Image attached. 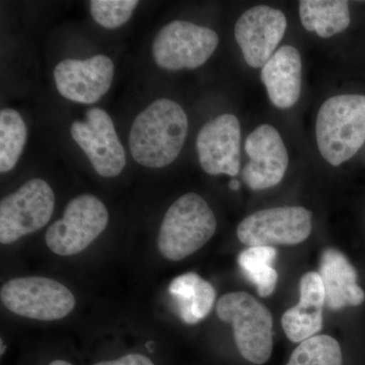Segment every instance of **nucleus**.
Listing matches in <instances>:
<instances>
[{"label":"nucleus","mask_w":365,"mask_h":365,"mask_svg":"<svg viewBox=\"0 0 365 365\" xmlns=\"http://www.w3.org/2000/svg\"><path fill=\"white\" fill-rule=\"evenodd\" d=\"M316 136L319 153L334 167L354 157L365 143V96L327 100L317 117Z\"/></svg>","instance_id":"obj_2"},{"label":"nucleus","mask_w":365,"mask_h":365,"mask_svg":"<svg viewBox=\"0 0 365 365\" xmlns=\"http://www.w3.org/2000/svg\"><path fill=\"white\" fill-rule=\"evenodd\" d=\"M4 350H6V346H4V343L1 341V355L4 354Z\"/></svg>","instance_id":"obj_28"},{"label":"nucleus","mask_w":365,"mask_h":365,"mask_svg":"<svg viewBox=\"0 0 365 365\" xmlns=\"http://www.w3.org/2000/svg\"><path fill=\"white\" fill-rule=\"evenodd\" d=\"M302 58L294 46L279 48L262 67L261 78L272 104L279 109L294 107L302 91Z\"/></svg>","instance_id":"obj_17"},{"label":"nucleus","mask_w":365,"mask_h":365,"mask_svg":"<svg viewBox=\"0 0 365 365\" xmlns=\"http://www.w3.org/2000/svg\"><path fill=\"white\" fill-rule=\"evenodd\" d=\"M299 302L290 307L281 319L283 330L294 343L314 337L323 328L325 288L318 272H309L299 281Z\"/></svg>","instance_id":"obj_15"},{"label":"nucleus","mask_w":365,"mask_h":365,"mask_svg":"<svg viewBox=\"0 0 365 365\" xmlns=\"http://www.w3.org/2000/svg\"><path fill=\"white\" fill-rule=\"evenodd\" d=\"M71 133L100 176L114 178L121 174L126 155L112 118L105 110L88 109L85 121L71 124Z\"/></svg>","instance_id":"obj_10"},{"label":"nucleus","mask_w":365,"mask_h":365,"mask_svg":"<svg viewBox=\"0 0 365 365\" xmlns=\"http://www.w3.org/2000/svg\"><path fill=\"white\" fill-rule=\"evenodd\" d=\"M218 318L234 329L235 344L247 361L262 365L273 350V318L270 311L253 295L230 292L216 304Z\"/></svg>","instance_id":"obj_4"},{"label":"nucleus","mask_w":365,"mask_h":365,"mask_svg":"<svg viewBox=\"0 0 365 365\" xmlns=\"http://www.w3.org/2000/svg\"><path fill=\"white\" fill-rule=\"evenodd\" d=\"M325 288L326 304L332 311L364 304V289L357 284L356 269L339 250L326 249L322 253L319 272Z\"/></svg>","instance_id":"obj_16"},{"label":"nucleus","mask_w":365,"mask_h":365,"mask_svg":"<svg viewBox=\"0 0 365 365\" xmlns=\"http://www.w3.org/2000/svg\"><path fill=\"white\" fill-rule=\"evenodd\" d=\"M28 137L25 121L14 109L0 111V172H9L20 160Z\"/></svg>","instance_id":"obj_21"},{"label":"nucleus","mask_w":365,"mask_h":365,"mask_svg":"<svg viewBox=\"0 0 365 365\" xmlns=\"http://www.w3.org/2000/svg\"><path fill=\"white\" fill-rule=\"evenodd\" d=\"M343 355L338 341L328 335H316L292 352L287 365H342Z\"/></svg>","instance_id":"obj_22"},{"label":"nucleus","mask_w":365,"mask_h":365,"mask_svg":"<svg viewBox=\"0 0 365 365\" xmlns=\"http://www.w3.org/2000/svg\"><path fill=\"white\" fill-rule=\"evenodd\" d=\"M0 297L11 313L39 321L66 318L76 307V297L68 288L58 281L38 276L7 281Z\"/></svg>","instance_id":"obj_5"},{"label":"nucleus","mask_w":365,"mask_h":365,"mask_svg":"<svg viewBox=\"0 0 365 365\" xmlns=\"http://www.w3.org/2000/svg\"><path fill=\"white\" fill-rule=\"evenodd\" d=\"M188 127V117L178 103L169 98L155 101L132 124L129 133L132 158L143 167H167L179 157Z\"/></svg>","instance_id":"obj_1"},{"label":"nucleus","mask_w":365,"mask_h":365,"mask_svg":"<svg viewBox=\"0 0 365 365\" xmlns=\"http://www.w3.org/2000/svg\"><path fill=\"white\" fill-rule=\"evenodd\" d=\"M312 216L311 211L302 206L263 209L242 220L237 237L248 248L300 244L313 230Z\"/></svg>","instance_id":"obj_9"},{"label":"nucleus","mask_w":365,"mask_h":365,"mask_svg":"<svg viewBox=\"0 0 365 365\" xmlns=\"http://www.w3.org/2000/svg\"><path fill=\"white\" fill-rule=\"evenodd\" d=\"M299 18L307 31L321 38L342 33L351 21L349 4L342 0H302Z\"/></svg>","instance_id":"obj_19"},{"label":"nucleus","mask_w":365,"mask_h":365,"mask_svg":"<svg viewBox=\"0 0 365 365\" xmlns=\"http://www.w3.org/2000/svg\"><path fill=\"white\" fill-rule=\"evenodd\" d=\"M115 66L112 59L98 54L86 60H62L53 76L62 97L78 104H95L112 86Z\"/></svg>","instance_id":"obj_11"},{"label":"nucleus","mask_w":365,"mask_h":365,"mask_svg":"<svg viewBox=\"0 0 365 365\" xmlns=\"http://www.w3.org/2000/svg\"><path fill=\"white\" fill-rule=\"evenodd\" d=\"M216 218L207 202L187 193L168 209L160 225L158 248L165 259L181 261L202 248L215 234Z\"/></svg>","instance_id":"obj_3"},{"label":"nucleus","mask_w":365,"mask_h":365,"mask_svg":"<svg viewBox=\"0 0 365 365\" xmlns=\"http://www.w3.org/2000/svg\"><path fill=\"white\" fill-rule=\"evenodd\" d=\"M169 294L176 302L184 323L194 325L210 314L216 292L211 283L196 273L178 276L169 287Z\"/></svg>","instance_id":"obj_18"},{"label":"nucleus","mask_w":365,"mask_h":365,"mask_svg":"<svg viewBox=\"0 0 365 365\" xmlns=\"http://www.w3.org/2000/svg\"><path fill=\"white\" fill-rule=\"evenodd\" d=\"M245 150L250 163L242 176L250 189L272 188L282 181L289 160L279 132L273 126L264 124L255 129L247 138Z\"/></svg>","instance_id":"obj_14"},{"label":"nucleus","mask_w":365,"mask_h":365,"mask_svg":"<svg viewBox=\"0 0 365 365\" xmlns=\"http://www.w3.org/2000/svg\"><path fill=\"white\" fill-rule=\"evenodd\" d=\"M138 4L137 0H93L91 14L98 25L114 30L130 20Z\"/></svg>","instance_id":"obj_23"},{"label":"nucleus","mask_w":365,"mask_h":365,"mask_svg":"<svg viewBox=\"0 0 365 365\" xmlns=\"http://www.w3.org/2000/svg\"><path fill=\"white\" fill-rule=\"evenodd\" d=\"M155 342H153V341H148V343H146V349L148 350V351H150V353H153V351H155Z\"/></svg>","instance_id":"obj_26"},{"label":"nucleus","mask_w":365,"mask_h":365,"mask_svg":"<svg viewBox=\"0 0 365 365\" xmlns=\"http://www.w3.org/2000/svg\"><path fill=\"white\" fill-rule=\"evenodd\" d=\"M277 257L274 247H252L239 255L240 268L256 287L261 297H268L275 292L278 273L273 267Z\"/></svg>","instance_id":"obj_20"},{"label":"nucleus","mask_w":365,"mask_h":365,"mask_svg":"<svg viewBox=\"0 0 365 365\" xmlns=\"http://www.w3.org/2000/svg\"><path fill=\"white\" fill-rule=\"evenodd\" d=\"M49 365H72L69 362L64 361V360H54Z\"/></svg>","instance_id":"obj_27"},{"label":"nucleus","mask_w":365,"mask_h":365,"mask_svg":"<svg viewBox=\"0 0 365 365\" xmlns=\"http://www.w3.org/2000/svg\"><path fill=\"white\" fill-rule=\"evenodd\" d=\"M220 38L211 29L174 21L163 26L153 43L155 63L165 71L195 69L202 66L215 53Z\"/></svg>","instance_id":"obj_7"},{"label":"nucleus","mask_w":365,"mask_h":365,"mask_svg":"<svg viewBox=\"0 0 365 365\" xmlns=\"http://www.w3.org/2000/svg\"><path fill=\"white\" fill-rule=\"evenodd\" d=\"M93 365H155L148 357L141 354H128L111 361L98 362Z\"/></svg>","instance_id":"obj_24"},{"label":"nucleus","mask_w":365,"mask_h":365,"mask_svg":"<svg viewBox=\"0 0 365 365\" xmlns=\"http://www.w3.org/2000/svg\"><path fill=\"white\" fill-rule=\"evenodd\" d=\"M55 207L54 192L47 182L33 179L0 202V242L13 244L44 227Z\"/></svg>","instance_id":"obj_8"},{"label":"nucleus","mask_w":365,"mask_h":365,"mask_svg":"<svg viewBox=\"0 0 365 365\" xmlns=\"http://www.w3.org/2000/svg\"><path fill=\"white\" fill-rule=\"evenodd\" d=\"M201 167L211 176H237L241 167V125L232 114L215 118L204 125L197 136Z\"/></svg>","instance_id":"obj_13"},{"label":"nucleus","mask_w":365,"mask_h":365,"mask_svg":"<svg viewBox=\"0 0 365 365\" xmlns=\"http://www.w3.org/2000/svg\"><path fill=\"white\" fill-rule=\"evenodd\" d=\"M108 222L109 213L105 204L96 196L83 194L72 199L63 217L48 228L46 244L59 256L81 253L102 235Z\"/></svg>","instance_id":"obj_6"},{"label":"nucleus","mask_w":365,"mask_h":365,"mask_svg":"<svg viewBox=\"0 0 365 365\" xmlns=\"http://www.w3.org/2000/svg\"><path fill=\"white\" fill-rule=\"evenodd\" d=\"M230 188L232 190H237L240 188V182L237 180H232L230 182Z\"/></svg>","instance_id":"obj_25"},{"label":"nucleus","mask_w":365,"mask_h":365,"mask_svg":"<svg viewBox=\"0 0 365 365\" xmlns=\"http://www.w3.org/2000/svg\"><path fill=\"white\" fill-rule=\"evenodd\" d=\"M287 28L285 14L268 6L252 7L235 26V37L247 63L260 68L272 57Z\"/></svg>","instance_id":"obj_12"}]
</instances>
